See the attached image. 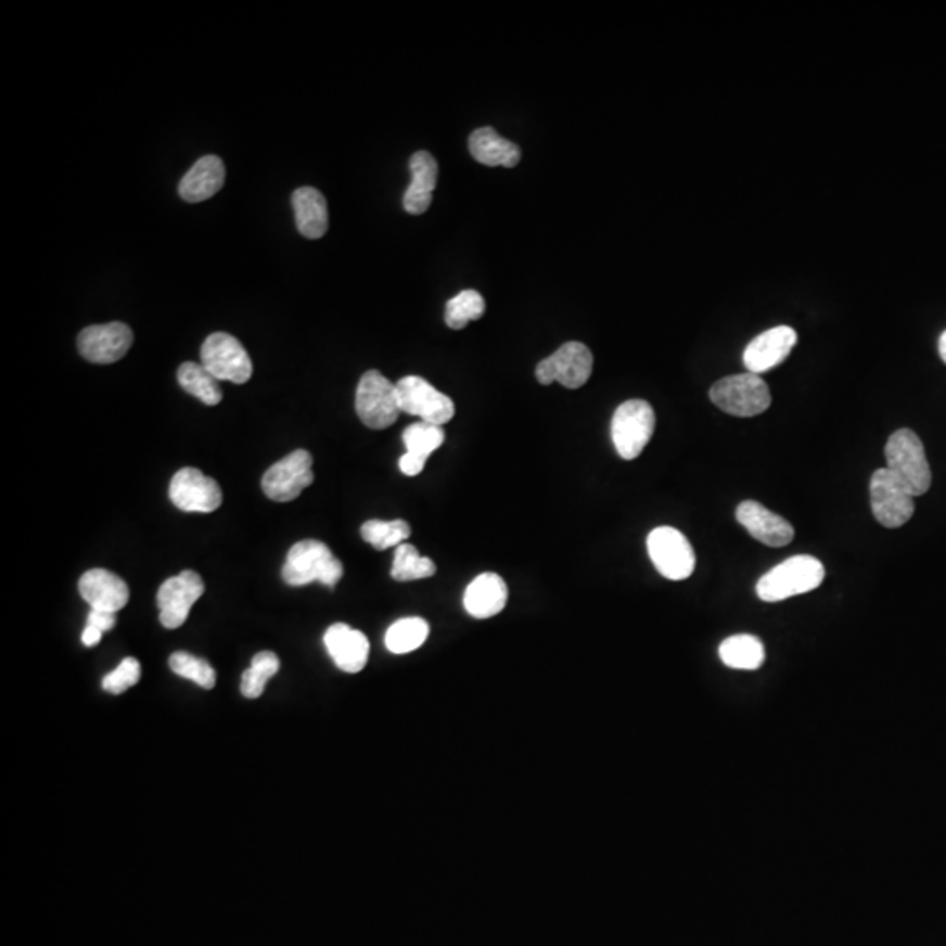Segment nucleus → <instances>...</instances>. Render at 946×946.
Here are the masks:
<instances>
[{
	"label": "nucleus",
	"mask_w": 946,
	"mask_h": 946,
	"mask_svg": "<svg viewBox=\"0 0 946 946\" xmlns=\"http://www.w3.org/2000/svg\"><path fill=\"white\" fill-rule=\"evenodd\" d=\"M225 165L218 156H204L199 159L187 176L179 182V195L182 201L196 204V202L209 201L210 196L223 188Z\"/></svg>",
	"instance_id": "obj_22"
},
{
	"label": "nucleus",
	"mask_w": 946,
	"mask_h": 946,
	"mask_svg": "<svg viewBox=\"0 0 946 946\" xmlns=\"http://www.w3.org/2000/svg\"><path fill=\"white\" fill-rule=\"evenodd\" d=\"M655 430V414L645 400H628L621 404L612 418V442L623 460H637Z\"/></svg>",
	"instance_id": "obj_5"
},
{
	"label": "nucleus",
	"mask_w": 946,
	"mask_h": 946,
	"mask_svg": "<svg viewBox=\"0 0 946 946\" xmlns=\"http://www.w3.org/2000/svg\"><path fill=\"white\" fill-rule=\"evenodd\" d=\"M737 521L751 537L769 547H785L794 538V528L788 519L780 517L757 501H743L737 509Z\"/></svg>",
	"instance_id": "obj_17"
},
{
	"label": "nucleus",
	"mask_w": 946,
	"mask_h": 946,
	"mask_svg": "<svg viewBox=\"0 0 946 946\" xmlns=\"http://www.w3.org/2000/svg\"><path fill=\"white\" fill-rule=\"evenodd\" d=\"M469 150L470 155L477 159L478 164L487 167L512 169L521 162V148L503 139L491 127L477 128L470 136Z\"/></svg>",
	"instance_id": "obj_23"
},
{
	"label": "nucleus",
	"mask_w": 946,
	"mask_h": 946,
	"mask_svg": "<svg viewBox=\"0 0 946 946\" xmlns=\"http://www.w3.org/2000/svg\"><path fill=\"white\" fill-rule=\"evenodd\" d=\"M410 184L404 195V209L409 215H424L433 202L437 187L438 164L429 151H418L410 156Z\"/></svg>",
	"instance_id": "obj_20"
},
{
	"label": "nucleus",
	"mask_w": 946,
	"mask_h": 946,
	"mask_svg": "<svg viewBox=\"0 0 946 946\" xmlns=\"http://www.w3.org/2000/svg\"><path fill=\"white\" fill-rule=\"evenodd\" d=\"M342 575L344 566L341 561L328 549L327 544L319 540L296 541L282 566V580L293 587L321 583L333 589Z\"/></svg>",
	"instance_id": "obj_1"
},
{
	"label": "nucleus",
	"mask_w": 946,
	"mask_h": 946,
	"mask_svg": "<svg viewBox=\"0 0 946 946\" xmlns=\"http://www.w3.org/2000/svg\"><path fill=\"white\" fill-rule=\"evenodd\" d=\"M647 551L655 570L668 580H686L696 566V554L683 533L672 526L652 529L647 538Z\"/></svg>",
	"instance_id": "obj_7"
},
{
	"label": "nucleus",
	"mask_w": 946,
	"mask_h": 946,
	"mask_svg": "<svg viewBox=\"0 0 946 946\" xmlns=\"http://www.w3.org/2000/svg\"><path fill=\"white\" fill-rule=\"evenodd\" d=\"M279 672V657L273 652H259L250 668L242 674L241 692L250 700L261 696L269 678Z\"/></svg>",
	"instance_id": "obj_31"
},
{
	"label": "nucleus",
	"mask_w": 946,
	"mask_h": 946,
	"mask_svg": "<svg viewBox=\"0 0 946 946\" xmlns=\"http://www.w3.org/2000/svg\"><path fill=\"white\" fill-rule=\"evenodd\" d=\"M826 568L811 555H792L789 560L769 570L755 587L757 597L768 603L789 600V598L814 591L822 584Z\"/></svg>",
	"instance_id": "obj_2"
},
{
	"label": "nucleus",
	"mask_w": 946,
	"mask_h": 946,
	"mask_svg": "<svg viewBox=\"0 0 946 946\" xmlns=\"http://www.w3.org/2000/svg\"><path fill=\"white\" fill-rule=\"evenodd\" d=\"M396 393L401 412L418 416L424 423L444 426L455 418V401L419 375L400 379L396 383Z\"/></svg>",
	"instance_id": "obj_9"
},
{
	"label": "nucleus",
	"mask_w": 946,
	"mask_h": 946,
	"mask_svg": "<svg viewBox=\"0 0 946 946\" xmlns=\"http://www.w3.org/2000/svg\"><path fill=\"white\" fill-rule=\"evenodd\" d=\"M116 624V614L111 612H101V610H91L88 614L87 626L99 629L101 632L111 631Z\"/></svg>",
	"instance_id": "obj_35"
},
{
	"label": "nucleus",
	"mask_w": 946,
	"mask_h": 946,
	"mask_svg": "<svg viewBox=\"0 0 946 946\" xmlns=\"http://www.w3.org/2000/svg\"><path fill=\"white\" fill-rule=\"evenodd\" d=\"M720 661L728 668L732 669H751L760 668L765 663V645L759 638L752 635H734L720 643L719 647Z\"/></svg>",
	"instance_id": "obj_25"
},
{
	"label": "nucleus",
	"mask_w": 946,
	"mask_h": 946,
	"mask_svg": "<svg viewBox=\"0 0 946 946\" xmlns=\"http://www.w3.org/2000/svg\"><path fill=\"white\" fill-rule=\"evenodd\" d=\"M796 344L797 333L791 327L771 328L746 346L743 363L749 372L759 375L785 361Z\"/></svg>",
	"instance_id": "obj_16"
},
{
	"label": "nucleus",
	"mask_w": 946,
	"mask_h": 946,
	"mask_svg": "<svg viewBox=\"0 0 946 946\" xmlns=\"http://www.w3.org/2000/svg\"><path fill=\"white\" fill-rule=\"evenodd\" d=\"M885 458L892 477L913 498L929 491L933 475L925 458L924 444L917 433L908 429L892 433L885 446Z\"/></svg>",
	"instance_id": "obj_3"
},
{
	"label": "nucleus",
	"mask_w": 946,
	"mask_h": 946,
	"mask_svg": "<svg viewBox=\"0 0 946 946\" xmlns=\"http://www.w3.org/2000/svg\"><path fill=\"white\" fill-rule=\"evenodd\" d=\"M410 533H412L410 524L404 521V519H396V521H378V519H373V521H367L361 526V537L373 549H378V551H386L389 547H398L401 544H406Z\"/></svg>",
	"instance_id": "obj_29"
},
{
	"label": "nucleus",
	"mask_w": 946,
	"mask_h": 946,
	"mask_svg": "<svg viewBox=\"0 0 946 946\" xmlns=\"http://www.w3.org/2000/svg\"><path fill=\"white\" fill-rule=\"evenodd\" d=\"M424 464H426V460L410 455V452H406V455L401 456L400 461H398L401 473H406L407 477L419 475V473L423 472Z\"/></svg>",
	"instance_id": "obj_36"
},
{
	"label": "nucleus",
	"mask_w": 946,
	"mask_h": 946,
	"mask_svg": "<svg viewBox=\"0 0 946 946\" xmlns=\"http://www.w3.org/2000/svg\"><path fill=\"white\" fill-rule=\"evenodd\" d=\"M486 312V301L475 290H464L447 302L446 323L452 330H463L470 321H477Z\"/></svg>",
	"instance_id": "obj_30"
},
{
	"label": "nucleus",
	"mask_w": 946,
	"mask_h": 946,
	"mask_svg": "<svg viewBox=\"0 0 946 946\" xmlns=\"http://www.w3.org/2000/svg\"><path fill=\"white\" fill-rule=\"evenodd\" d=\"M710 400L728 414L754 418L769 409L771 393L759 375L746 372L717 381L710 387Z\"/></svg>",
	"instance_id": "obj_4"
},
{
	"label": "nucleus",
	"mask_w": 946,
	"mask_h": 946,
	"mask_svg": "<svg viewBox=\"0 0 946 946\" xmlns=\"http://www.w3.org/2000/svg\"><path fill=\"white\" fill-rule=\"evenodd\" d=\"M312 483H315L312 456L304 449L293 451L292 455L272 464L261 478L265 495L269 496L270 500L281 503L296 500Z\"/></svg>",
	"instance_id": "obj_11"
},
{
	"label": "nucleus",
	"mask_w": 946,
	"mask_h": 946,
	"mask_svg": "<svg viewBox=\"0 0 946 946\" xmlns=\"http://www.w3.org/2000/svg\"><path fill=\"white\" fill-rule=\"evenodd\" d=\"M429 635L430 626L426 621L421 617H406L396 621L392 628L387 629L384 642L392 654H409L418 651L419 647L426 642Z\"/></svg>",
	"instance_id": "obj_27"
},
{
	"label": "nucleus",
	"mask_w": 946,
	"mask_h": 946,
	"mask_svg": "<svg viewBox=\"0 0 946 946\" xmlns=\"http://www.w3.org/2000/svg\"><path fill=\"white\" fill-rule=\"evenodd\" d=\"M592 361V353L583 342H566L554 355L541 360L535 373L544 386L560 383L568 389H578L591 378Z\"/></svg>",
	"instance_id": "obj_10"
},
{
	"label": "nucleus",
	"mask_w": 946,
	"mask_h": 946,
	"mask_svg": "<svg viewBox=\"0 0 946 946\" xmlns=\"http://www.w3.org/2000/svg\"><path fill=\"white\" fill-rule=\"evenodd\" d=\"M139 678H141L139 661L133 660V657H127V660L119 663L118 668L111 672L102 680V688H104V691L111 692V694H124L125 691L133 688L139 682Z\"/></svg>",
	"instance_id": "obj_34"
},
{
	"label": "nucleus",
	"mask_w": 946,
	"mask_h": 946,
	"mask_svg": "<svg viewBox=\"0 0 946 946\" xmlns=\"http://www.w3.org/2000/svg\"><path fill=\"white\" fill-rule=\"evenodd\" d=\"M201 356L204 369L218 381L246 384L253 375V363L247 350L230 333L216 332L205 338Z\"/></svg>",
	"instance_id": "obj_8"
},
{
	"label": "nucleus",
	"mask_w": 946,
	"mask_h": 946,
	"mask_svg": "<svg viewBox=\"0 0 946 946\" xmlns=\"http://www.w3.org/2000/svg\"><path fill=\"white\" fill-rule=\"evenodd\" d=\"M874 519L885 528H902L915 512L913 496L906 491L887 469L873 473L869 484Z\"/></svg>",
	"instance_id": "obj_13"
},
{
	"label": "nucleus",
	"mask_w": 946,
	"mask_h": 946,
	"mask_svg": "<svg viewBox=\"0 0 946 946\" xmlns=\"http://www.w3.org/2000/svg\"><path fill=\"white\" fill-rule=\"evenodd\" d=\"M79 592L91 610L116 614L124 609L130 598V591L124 578L114 575L110 570H88L79 578Z\"/></svg>",
	"instance_id": "obj_19"
},
{
	"label": "nucleus",
	"mask_w": 946,
	"mask_h": 946,
	"mask_svg": "<svg viewBox=\"0 0 946 946\" xmlns=\"http://www.w3.org/2000/svg\"><path fill=\"white\" fill-rule=\"evenodd\" d=\"M178 381L184 392L196 396L205 406H218L223 398L218 379L207 372L202 363H182L178 370Z\"/></svg>",
	"instance_id": "obj_26"
},
{
	"label": "nucleus",
	"mask_w": 946,
	"mask_h": 946,
	"mask_svg": "<svg viewBox=\"0 0 946 946\" xmlns=\"http://www.w3.org/2000/svg\"><path fill=\"white\" fill-rule=\"evenodd\" d=\"M937 347H939V355H942L943 361L946 363V332L939 337V346Z\"/></svg>",
	"instance_id": "obj_38"
},
{
	"label": "nucleus",
	"mask_w": 946,
	"mask_h": 946,
	"mask_svg": "<svg viewBox=\"0 0 946 946\" xmlns=\"http://www.w3.org/2000/svg\"><path fill=\"white\" fill-rule=\"evenodd\" d=\"M437 574V566L430 558L419 554L412 544H401L396 547L395 560H393L392 577L396 583H410L421 580Z\"/></svg>",
	"instance_id": "obj_28"
},
{
	"label": "nucleus",
	"mask_w": 946,
	"mask_h": 946,
	"mask_svg": "<svg viewBox=\"0 0 946 946\" xmlns=\"http://www.w3.org/2000/svg\"><path fill=\"white\" fill-rule=\"evenodd\" d=\"M170 501L182 512L210 514L221 507L223 495L215 478L201 470L181 469L176 472L169 486Z\"/></svg>",
	"instance_id": "obj_14"
},
{
	"label": "nucleus",
	"mask_w": 946,
	"mask_h": 946,
	"mask_svg": "<svg viewBox=\"0 0 946 946\" xmlns=\"http://www.w3.org/2000/svg\"><path fill=\"white\" fill-rule=\"evenodd\" d=\"M509 589L500 575L483 574L473 578L464 591L463 605L475 619H489L506 609Z\"/></svg>",
	"instance_id": "obj_21"
},
{
	"label": "nucleus",
	"mask_w": 946,
	"mask_h": 946,
	"mask_svg": "<svg viewBox=\"0 0 946 946\" xmlns=\"http://www.w3.org/2000/svg\"><path fill=\"white\" fill-rule=\"evenodd\" d=\"M169 665L174 674L192 680L201 688L213 689L216 686L215 668L201 657H195L188 652H174L170 655Z\"/></svg>",
	"instance_id": "obj_33"
},
{
	"label": "nucleus",
	"mask_w": 946,
	"mask_h": 946,
	"mask_svg": "<svg viewBox=\"0 0 946 946\" xmlns=\"http://www.w3.org/2000/svg\"><path fill=\"white\" fill-rule=\"evenodd\" d=\"M133 344V332L125 323L93 324L79 333L78 349L90 363H116Z\"/></svg>",
	"instance_id": "obj_15"
},
{
	"label": "nucleus",
	"mask_w": 946,
	"mask_h": 946,
	"mask_svg": "<svg viewBox=\"0 0 946 946\" xmlns=\"http://www.w3.org/2000/svg\"><path fill=\"white\" fill-rule=\"evenodd\" d=\"M104 632L99 631V629L91 628V626H87L85 631H82V643L87 647H95L101 642V638Z\"/></svg>",
	"instance_id": "obj_37"
},
{
	"label": "nucleus",
	"mask_w": 946,
	"mask_h": 946,
	"mask_svg": "<svg viewBox=\"0 0 946 946\" xmlns=\"http://www.w3.org/2000/svg\"><path fill=\"white\" fill-rule=\"evenodd\" d=\"M296 228L307 239H321L328 232V205L316 188H298L292 196Z\"/></svg>",
	"instance_id": "obj_24"
},
{
	"label": "nucleus",
	"mask_w": 946,
	"mask_h": 946,
	"mask_svg": "<svg viewBox=\"0 0 946 946\" xmlns=\"http://www.w3.org/2000/svg\"><path fill=\"white\" fill-rule=\"evenodd\" d=\"M356 412L369 429H389L401 412L396 384L378 370L363 373L356 389Z\"/></svg>",
	"instance_id": "obj_6"
},
{
	"label": "nucleus",
	"mask_w": 946,
	"mask_h": 946,
	"mask_svg": "<svg viewBox=\"0 0 946 946\" xmlns=\"http://www.w3.org/2000/svg\"><path fill=\"white\" fill-rule=\"evenodd\" d=\"M205 592L201 575L184 570L178 577L167 578L158 589L159 623L167 629L181 628L187 623L190 610Z\"/></svg>",
	"instance_id": "obj_12"
},
{
	"label": "nucleus",
	"mask_w": 946,
	"mask_h": 946,
	"mask_svg": "<svg viewBox=\"0 0 946 946\" xmlns=\"http://www.w3.org/2000/svg\"><path fill=\"white\" fill-rule=\"evenodd\" d=\"M444 442H446V432L442 430V426L424 423V421L410 424L409 429L404 432V444H406L407 452L426 461Z\"/></svg>",
	"instance_id": "obj_32"
},
{
	"label": "nucleus",
	"mask_w": 946,
	"mask_h": 946,
	"mask_svg": "<svg viewBox=\"0 0 946 946\" xmlns=\"http://www.w3.org/2000/svg\"><path fill=\"white\" fill-rule=\"evenodd\" d=\"M324 645L333 663L346 674H360L370 654L369 638L347 624H333L324 632Z\"/></svg>",
	"instance_id": "obj_18"
}]
</instances>
